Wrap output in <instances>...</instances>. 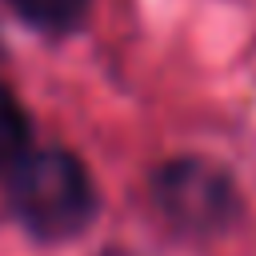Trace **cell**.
Listing matches in <instances>:
<instances>
[{
    "mask_svg": "<svg viewBox=\"0 0 256 256\" xmlns=\"http://www.w3.org/2000/svg\"><path fill=\"white\" fill-rule=\"evenodd\" d=\"M8 208L40 244H64L92 228L100 196L92 172L68 148H28L8 172Z\"/></svg>",
    "mask_w": 256,
    "mask_h": 256,
    "instance_id": "obj_1",
    "label": "cell"
},
{
    "mask_svg": "<svg viewBox=\"0 0 256 256\" xmlns=\"http://www.w3.org/2000/svg\"><path fill=\"white\" fill-rule=\"evenodd\" d=\"M152 204L164 224L188 240H212L240 216V188L232 172L208 156H172L152 172Z\"/></svg>",
    "mask_w": 256,
    "mask_h": 256,
    "instance_id": "obj_2",
    "label": "cell"
},
{
    "mask_svg": "<svg viewBox=\"0 0 256 256\" xmlns=\"http://www.w3.org/2000/svg\"><path fill=\"white\" fill-rule=\"evenodd\" d=\"M28 28L44 36H68L88 20L92 0H4Z\"/></svg>",
    "mask_w": 256,
    "mask_h": 256,
    "instance_id": "obj_3",
    "label": "cell"
},
{
    "mask_svg": "<svg viewBox=\"0 0 256 256\" xmlns=\"http://www.w3.org/2000/svg\"><path fill=\"white\" fill-rule=\"evenodd\" d=\"M32 148V120L20 104V96L0 80V176Z\"/></svg>",
    "mask_w": 256,
    "mask_h": 256,
    "instance_id": "obj_4",
    "label": "cell"
},
{
    "mask_svg": "<svg viewBox=\"0 0 256 256\" xmlns=\"http://www.w3.org/2000/svg\"><path fill=\"white\" fill-rule=\"evenodd\" d=\"M0 56H4V40H0Z\"/></svg>",
    "mask_w": 256,
    "mask_h": 256,
    "instance_id": "obj_5",
    "label": "cell"
},
{
    "mask_svg": "<svg viewBox=\"0 0 256 256\" xmlns=\"http://www.w3.org/2000/svg\"><path fill=\"white\" fill-rule=\"evenodd\" d=\"M108 256H124V252H108Z\"/></svg>",
    "mask_w": 256,
    "mask_h": 256,
    "instance_id": "obj_6",
    "label": "cell"
}]
</instances>
